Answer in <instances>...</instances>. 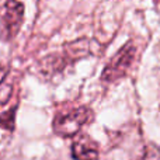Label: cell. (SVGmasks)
<instances>
[{
    "mask_svg": "<svg viewBox=\"0 0 160 160\" xmlns=\"http://www.w3.org/2000/svg\"><path fill=\"white\" fill-rule=\"evenodd\" d=\"M94 118L93 111L88 107H78L65 114H58L53 119L55 133L65 138L79 135V132Z\"/></svg>",
    "mask_w": 160,
    "mask_h": 160,
    "instance_id": "obj_1",
    "label": "cell"
},
{
    "mask_svg": "<svg viewBox=\"0 0 160 160\" xmlns=\"http://www.w3.org/2000/svg\"><path fill=\"white\" fill-rule=\"evenodd\" d=\"M135 55H136L135 45L132 42H127L110 59V62L105 65L104 70L101 73V82L112 83L117 82L118 79L124 78L129 72V68L132 66L133 61H135Z\"/></svg>",
    "mask_w": 160,
    "mask_h": 160,
    "instance_id": "obj_2",
    "label": "cell"
},
{
    "mask_svg": "<svg viewBox=\"0 0 160 160\" xmlns=\"http://www.w3.org/2000/svg\"><path fill=\"white\" fill-rule=\"evenodd\" d=\"M24 17V6L18 2L4 3L0 11V35L3 39H11L18 32Z\"/></svg>",
    "mask_w": 160,
    "mask_h": 160,
    "instance_id": "obj_3",
    "label": "cell"
},
{
    "mask_svg": "<svg viewBox=\"0 0 160 160\" xmlns=\"http://www.w3.org/2000/svg\"><path fill=\"white\" fill-rule=\"evenodd\" d=\"M101 51V45L94 39L88 38H80L75 42L66 44L63 48V52L61 53L66 63H72L82 58H87V56H93Z\"/></svg>",
    "mask_w": 160,
    "mask_h": 160,
    "instance_id": "obj_4",
    "label": "cell"
},
{
    "mask_svg": "<svg viewBox=\"0 0 160 160\" xmlns=\"http://www.w3.org/2000/svg\"><path fill=\"white\" fill-rule=\"evenodd\" d=\"M70 153L75 160H97L98 159V145L88 135H76Z\"/></svg>",
    "mask_w": 160,
    "mask_h": 160,
    "instance_id": "obj_5",
    "label": "cell"
},
{
    "mask_svg": "<svg viewBox=\"0 0 160 160\" xmlns=\"http://www.w3.org/2000/svg\"><path fill=\"white\" fill-rule=\"evenodd\" d=\"M16 110L17 107H13L10 110L0 114V127L4 129H14V119H16Z\"/></svg>",
    "mask_w": 160,
    "mask_h": 160,
    "instance_id": "obj_6",
    "label": "cell"
},
{
    "mask_svg": "<svg viewBox=\"0 0 160 160\" xmlns=\"http://www.w3.org/2000/svg\"><path fill=\"white\" fill-rule=\"evenodd\" d=\"M139 160H160V148L155 143H148Z\"/></svg>",
    "mask_w": 160,
    "mask_h": 160,
    "instance_id": "obj_7",
    "label": "cell"
},
{
    "mask_svg": "<svg viewBox=\"0 0 160 160\" xmlns=\"http://www.w3.org/2000/svg\"><path fill=\"white\" fill-rule=\"evenodd\" d=\"M11 93H13V86L11 84H7V83L0 84V105L6 104L10 100Z\"/></svg>",
    "mask_w": 160,
    "mask_h": 160,
    "instance_id": "obj_8",
    "label": "cell"
},
{
    "mask_svg": "<svg viewBox=\"0 0 160 160\" xmlns=\"http://www.w3.org/2000/svg\"><path fill=\"white\" fill-rule=\"evenodd\" d=\"M7 73H8V68H6V66L0 68V84L3 83V80H4V78L7 76Z\"/></svg>",
    "mask_w": 160,
    "mask_h": 160,
    "instance_id": "obj_9",
    "label": "cell"
}]
</instances>
